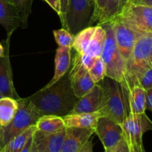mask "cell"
Returning a JSON list of instances; mask_svg holds the SVG:
<instances>
[{"mask_svg": "<svg viewBox=\"0 0 152 152\" xmlns=\"http://www.w3.org/2000/svg\"><path fill=\"white\" fill-rule=\"evenodd\" d=\"M146 109L152 112V88L146 90Z\"/></svg>", "mask_w": 152, "mask_h": 152, "instance_id": "36", "label": "cell"}, {"mask_svg": "<svg viewBox=\"0 0 152 152\" xmlns=\"http://www.w3.org/2000/svg\"><path fill=\"white\" fill-rule=\"evenodd\" d=\"M4 56V49L2 45L0 43V58L3 57Z\"/></svg>", "mask_w": 152, "mask_h": 152, "instance_id": "40", "label": "cell"}, {"mask_svg": "<svg viewBox=\"0 0 152 152\" xmlns=\"http://www.w3.org/2000/svg\"><path fill=\"white\" fill-rule=\"evenodd\" d=\"M19 107L14 118L5 127H0V149L13 138L36 124L41 117L34 104L28 99L18 100Z\"/></svg>", "mask_w": 152, "mask_h": 152, "instance_id": "5", "label": "cell"}, {"mask_svg": "<svg viewBox=\"0 0 152 152\" xmlns=\"http://www.w3.org/2000/svg\"><path fill=\"white\" fill-rule=\"evenodd\" d=\"M106 39V31L101 25H96L94 33L85 53L94 57H100Z\"/></svg>", "mask_w": 152, "mask_h": 152, "instance_id": "22", "label": "cell"}, {"mask_svg": "<svg viewBox=\"0 0 152 152\" xmlns=\"http://www.w3.org/2000/svg\"><path fill=\"white\" fill-rule=\"evenodd\" d=\"M50 5V7L56 12L58 16H61V4L60 0H44Z\"/></svg>", "mask_w": 152, "mask_h": 152, "instance_id": "33", "label": "cell"}, {"mask_svg": "<svg viewBox=\"0 0 152 152\" xmlns=\"http://www.w3.org/2000/svg\"><path fill=\"white\" fill-rule=\"evenodd\" d=\"M130 152H143L145 149L143 145H129Z\"/></svg>", "mask_w": 152, "mask_h": 152, "instance_id": "38", "label": "cell"}, {"mask_svg": "<svg viewBox=\"0 0 152 152\" xmlns=\"http://www.w3.org/2000/svg\"><path fill=\"white\" fill-rule=\"evenodd\" d=\"M54 75L50 82L44 87L48 88L59 81L69 71L71 65V48L59 47L56 50L55 56Z\"/></svg>", "mask_w": 152, "mask_h": 152, "instance_id": "17", "label": "cell"}, {"mask_svg": "<svg viewBox=\"0 0 152 152\" xmlns=\"http://www.w3.org/2000/svg\"><path fill=\"white\" fill-rule=\"evenodd\" d=\"M129 1H131L132 3H135V4H145V5L152 7V0H129Z\"/></svg>", "mask_w": 152, "mask_h": 152, "instance_id": "37", "label": "cell"}, {"mask_svg": "<svg viewBox=\"0 0 152 152\" xmlns=\"http://www.w3.org/2000/svg\"><path fill=\"white\" fill-rule=\"evenodd\" d=\"M120 126L129 145H142L144 134L152 131V121L145 113L138 114L130 113Z\"/></svg>", "mask_w": 152, "mask_h": 152, "instance_id": "8", "label": "cell"}, {"mask_svg": "<svg viewBox=\"0 0 152 152\" xmlns=\"http://www.w3.org/2000/svg\"><path fill=\"white\" fill-rule=\"evenodd\" d=\"M94 10V0H68L65 23L62 28L73 35L89 26Z\"/></svg>", "mask_w": 152, "mask_h": 152, "instance_id": "7", "label": "cell"}, {"mask_svg": "<svg viewBox=\"0 0 152 152\" xmlns=\"http://www.w3.org/2000/svg\"><path fill=\"white\" fill-rule=\"evenodd\" d=\"M60 4H61V16L59 18H60L62 25L63 26L64 23H65L67 8H68V0H60Z\"/></svg>", "mask_w": 152, "mask_h": 152, "instance_id": "34", "label": "cell"}, {"mask_svg": "<svg viewBox=\"0 0 152 152\" xmlns=\"http://www.w3.org/2000/svg\"><path fill=\"white\" fill-rule=\"evenodd\" d=\"M11 36H7L4 56L0 58V93L3 96H8L19 100L18 95L13 83L11 65L9 59V43Z\"/></svg>", "mask_w": 152, "mask_h": 152, "instance_id": "12", "label": "cell"}, {"mask_svg": "<svg viewBox=\"0 0 152 152\" xmlns=\"http://www.w3.org/2000/svg\"><path fill=\"white\" fill-rule=\"evenodd\" d=\"M94 134L93 129L66 128V136L61 152H78Z\"/></svg>", "mask_w": 152, "mask_h": 152, "instance_id": "15", "label": "cell"}, {"mask_svg": "<svg viewBox=\"0 0 152 152\" xmlns=\"http://www.w3.org/2000/svg\"><path fill=\"white\" fill-rule=\"evenodd\" d=\"M35 131V125L30 126L5 144L0 149V152H21L28 141L32 137Z\"/></svg>", "mask_w": 152, "mask_h": 152, "instance_id": "23", "label": "cell"}, {"mask_svg": "<svg viewBox=\"0 0 152 152\" xmlns=\"http://www.w3.org/2000/svg\"><path fill=\"white\" fill-rule=\"evenodd\" d=\"M94 134L97 135L105 150L111 149L124 138L120 125L105 116H101L97 120Z\"/></svg>", "mask_w": 152, "mask_h": 152, "instance_id": "10", "label": "cell"}, {"mask_svg": "<svg viewBox=\"0 0 152 152\" xmlns=\"http://www.w3.org/2000/svg\"><path fill=\"white\" fill-rule=\"evenodd\" d=\"M10 2L16 7L19 15L21 27L26 28L28 26V17L31 13V7L34 0H10Z\"/></svg>", "mask_w": 152, "mask_h": 152, "instance_id": "26", "label": "cell"}, {"mask_svg": "<svg viewBox=\"0 0 152 152\" xmlns=\"http://www.w3.org/2000/svg\"><path fill=\"white\" fill-rule=\"evenodd\" d=\"M78 152H94V145L92 140H91L90 138V139L83 145V146L82 147L81 149H80Z\"/></svg>", "mask_w": 152, "mask_h": 152, "instance_id": "35", "label": "cell"}, {"mask_svg": "<svg viewBox=\"0 0 152 152\" xmlns=\"http://www.w3.org/2000/svg\"><path fill=\"white\" fill-rule=\"evenodd\" d=\"M100 83L102 96L98 111L117 124H122L130 114L129 89L123 83L108 77H105Z\"/></svg>", "mask_w": 152, "mask_h": 152, "instance_id": "2", "label": "cell"}, {"mask_svg": "<svg viewBox=\"0 0 152 152\" xmlns=\"http://www.w3.org/2000/svg\"><path fill=\"white\" fill-rule=\"evenodd\" d=\"M36 130L46 134L56 133L65 128L62 117L56 115H42L35 124Z\"/></svg>", "mask_w": 152, "mask_h": 152, "instance_id": "20", "label": "cell"}, {"mask_svg": "<svg viewBox=\"0 0 152 152\" xmlns=\"http://www.w3.org/2000/svg\"><path fill=\"white\" fill-rule=\"evenodd\" d=\"M125 4V0H107L103 13L97 25L114 19L120 13Z\"/></svg>", "mask_w": 152, "mask_h": 152, "instance_id": "25", "label": "cell"}, {"mask_svg": "<svg viewBox=\"0 0 152 152\" xmlns=\"http://www.w3.org/2000/svg\"><path fill=\"white\" fill-rule=\"evenodd\" d=\"M99 25L106 31L105 42L100 56L105 65V77L124 84L127 65L116 44L112 22L108 21Z\"/></svg>", "mask_w": 152, "mask_h": 152, "instance_id": "4", "label": "cell"}, {"mask_svg": "<svg viewBox=\"0 0 152 152\" xmlns=\"http://www.w3.org/2000/svg\"><path fill=\"white\" fill-rule=\"evenodd\" d=\"M111 22L113 23L116 44L127 63L137 39L142 34H138L117 18L112 19Z\"/></svg>", "mask_w": 152, "mask_h": 152, "instance_id": "11", "label": "cell"}, {"mask_svg": "<svg viewBox=\"0 0 152 152\" xmlns=\"http://www.w3.org/2000/svg\"><path fill=\"white\" fill-rule=\"evenodd\" d=\"M89 74L95 84L99 83L105 77V65L101 57L96 58L93 66L88 70Z\"/></svg>", "mask_w": 152, "mask_h": 152, "instance_id": "28", "label": "cell"}, {"mask_svg": "<svg viewBox=\"0 0 152 152\" xmlns=\"http://www.w3.org/2000/svg\"><path fill=\"white\" fill-rule=\"evenodd\" d=\"M131 114H142L146 110V90L140 86H134L129 91Z\"/></svg>", "mask_w": 152, "mask_h": 152, "instance_id": "19", "label": "cell"}, {"mask_svg": "<svg viewBox=\"0 0 152 152\" xmlns=\"http://www.w3.org/2000/svg\"><path fill=\"white\" fill-rule=\"evenodd\" d=\"M18 107L17 99L8 96L0 98V127H5L13 120Z\"/></svg>", "mask_w": 152, "mask_h": 152, "instance_id": "21", "label": "cell"}, {"mask_svg": "<svg viewBox=\"0 0 152 152\" xmlns=\"http://www.w3.org/2000/svg\"><path fill=\"white\" fill-rule=\"evenodd\" d=\"M143 152H146V151H145V149H144V150H143Z\"/></svg>", "mask_w": 152, "mask_h": 152, "instance_id": "43", "label": "cell"}, {"mask_svg": "<svg viewBox=\"0 0 152 152\" xmlns=\"http://www.w3.org/2000/svg\"><path fill=\"white\" fill-rule=\"evenodd\" d=\"M65 136L66 128L52 134L36 130L33 135V144L39 152H61Z\"/></svg>", "mask_w": 152, "mask_h": 152, "instance_id": "13", "label": "cell"}, {"mask_svg": "<svg viewBox=\"0 0 152 152\" xmlns=\"http://www.w3.org/2000/svg\"><path fill=\"white\" fill-rule=\"evenodd\" d=\"M129 1V0H125V1H126V2H128Z\"/></svg>", "mask_w": 152, "mask_h": 152, "instance_id": "42", "label": "cell"}, {"mask_svg": "<svg viewBox=\"0 0 152 152\" xmlns=\"http://www.w3.org/2000/svg\"><path fill=\"white\" fill-rule=\"evenodd\" d=\"M102 88L100 83H96L93 88L77 99L71 114L96 112L99 110L102 102Z\"/></svg>", "mask_w": 152, "mask_h": 152, "instance_id": "14", "label": "cell"}, {"mask_svg": "<svg viewBox=\"0 0 152 152\" xmlns=\"http://www.w3.org/2000/svg\"><path fill=\"white\" fill-rule=\"evenodd\" d=\"M80 61H81L82 64L84 65V67L88 70V71L90 70L91 68L93 66L94 63L96 58H97L89 56V55L86 54V53H82V54H80Z\"/></svg>", "mask_w": 152, "mask_h": 152, "instance_id": "32", "label": "cell"}, {"mask_svg": "<svg viewBox=\"0 0 152 152\" xmlns=\"http://www.w3.org/2000/svg\"><path fill=\"white\" fill-rule=\"evenodd\" d=\"M68 77L74 95L80 98L88 93L95 86L88 71L80 61V53H77L72 59V67L68 71Z\"/></svg>", "mask_w": 152, "mask_h": 152, "instance_id": "9", "label": "cell"}, {"mask_svg": "<svg viewBox=\"0 0 152 152\" xmlns=\"http://www.w3.org/2000/svg\"><path fill=\"white\" fill-rule=\"evenodd\" d=\"M28 99L42 115L64 117L71 114L78 98L74 95L68 72L51 86L40 89Z\"/></svg>", "mask_w": 152, "mask_h": 152, "instance_id": "1", "label": "cell"}, {"mask_svg": "<svg viewBox=\"0 0 152 152\" xmlns=\"http://www.w3.org/2000/svg\"><path fill=\"white\" fill-rule=\"evenodd\" d=\"M95 28H96V25L88 26L81 30L74 35L72 48L76 50L77 53L80 54L85 53L90 43L92 36L94 33Z\"/></svg>", "mask_w": 152, "mask_h": 152, "instance_id": "24", "label": "cell"}, {"mask_svg": "<svg viewBox=\"0 0 152 152\" xmlns=\"http://www.w3.org/2000/svg\"><path fill=\"white\" fill-rule=\"evenodd\" d=\"M0 24L5 29L7 36H11L21 26L19 13L10 0H0Z\"/></svg>", "mask_w": 152, "mask_h": 152, "instance_id": "16", "label": "cell"}, {"mask_svg": "<svg viewBox=\"0 0 152 152\" xmlns=\"http://www.w3.org/2000/svg\"><path fill=\"white\" fill-rule=\"evenodd\" d=\"M32 142H33V137L28 141L27 144L25 145V146L24 147L23 149L21 151V152H30V151H31V146H32Z\"/></svg>", "mask_w": 152, "mask_h": 152, "instance_id": "39", "label": "cell"}, {"mask_svg": "<svg viewBox=\"0 0 152 152\" xmlns=\"http://www.w3.org/2000/svg\"><path fill=\"white\" fill-rule=\"evenodd\" d=\"M56 42L59 47L72 48L74 36L65 28H62L60 29L53 31Z\"/></svg>", "mask_w": 152, "mask_h": 152, "instance_id": "27", "label": "cell"}, {"mask_svg": "<svg viewBox=\"0 0 152 152\" xmlns=\"http://www.w3.org/2000/svg\"><path fill=\"white\" fill-rule=\"evenodd\" d=\"M106 2L107 0H94V10L89 23V26H93L94 23H96L97 25L100 20Z\"/></svg>", "mask_w": 152, "mask_h": 152, "instance_id": "29", "label": "cell"}, {"mask_svg": "<svg viewBox=\"0 0 152 152\" xmlns=\"http://www.w3.org/2000/svg\"><path fill=\"white\" fill-rule=\"evenodd\" d=\"M30 152H39L38 151V150H37V148H36L35 145L33 144V142H32V146H31V151H30Z\"/></svg>", "mask_w": 152, "mask_h": 152, "instance_id": "41", "label": "cell"}, {"mask_svg": "<svg viewBox=\"0 0 152 152\" xmlns=\"http://www.w3.org/2000/svg\"><path fill=\"white\" fill-rule=\"evenodd\" d=\"M137 86L145 90L152 88V66L144 71L137 80Z\"/></svg>", "mask_w": 152, "mask_h": 152, "instance_id": "30", "label": "cell"}, {"mask_svg": "<svg viewBox=\"0 0 152 152\" xmlns=\"http://www.w3.org/2000/svg\"><path fill=\"white\" fill-rule=\"evenodd\" d=\"M105 152H130V149H129V144L124 137L114 148L108 150H105Z\"/></svg>", "mask_w": 152, "mask_h": 152, "instance_id": "31", "label": "cell"}, {"mask_svg": "<svg viewBox=\"0 0 152 152\" xmlns=\"http://www.w3.org/2000/svg\"><path fill=\"white\" fill-rule=\"evenodd\" d=\"M115 18L140 34L152 33V7L128 1Z\"/></svg>", "mask_w": 152, "mask_h": 152, "instance_id": "6", "label": "cell"}, {"mask_svg": "<svg viewBox=\"0 0 152 152\" xmlns=\"http://www.w3.org/2000/svg\"><path fill=\"white\" fill-rule=\"evenodd\" d=\"M126 65V80L123 85L129 91L137 86V80L141 74L152 66V33L140 36Z\"/></svg>", "mask_w": 152, "mask_h": 152, "instance_id": "3", "label": "cell"}, {"mask_svg": "<svg viewBox=\"0 0 152 152\" xmlns=\"http://www.w3.org/2000/svg\"><path fill=\"white\" fill-rule=\"evenodd\" d=\"M102 114L99 111L81 114H69L62 117L65 128L93 129L96 128V123Z\"/></svg>", "mask_w": 152, "mask_h": 152, "instance_id": "18", "label": "cell"}]
</instances>
